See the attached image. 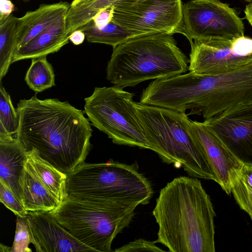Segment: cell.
I'll use <instances>...</instances> for the list:
<instances>
[{
	"label": "cell",
	"mask_w": 252,
	"mask_h": 252,
	"mask_svg": "<svg viewBox=\"0 0 252 252\" xmlns=\"http://www.w3.org/2000/svg\"><path fill=\"white\" fill-rule=\"evenodd\" d=\"M32 244V237L28 224L27 216H17L15 237L10 252H32L29 245Z\"/></svg>",
	"instance_id": "484cf974"
},
{
	"label": "cell",
	"mask_w": 252,
	"mask_h": 252,
	"mask_svg": "<svg viewBox=\"0 0 252 252\" xmlns=\"http://www.w3.org/2000/svg\"><path fill=\"white\" fill-rule=\"evenodd\" d=\"M0 201L17 216L25 217L29 213L13 192L0 181Z\"/></svg>",
	"instance_id": "4316f807"
},
{
	"label": "cell",
	"mask_w": 252,
	"mask_h": 252,
	"mask_svg": "<svg viewBox=\"0 0 252 252\" xmlns=\"http://www.w3.org/2000/svg\"><path fill=\"white\" fill-rule=\"evenodd\" d=\"M189 130L213 167L218 184L230 195L233 183L241 174L244 164L203 122L190 120Z\"/></svg>",
	"instance_id": "4fadbf2b"
},
{
	"label": "cell",
	"mask_w": 252,
	"mask_h": 252,
	"mask_svg": "<svg viewBox=\"0 0 252 252\" xmlns=\"http://www.w3.org/2000/svg\"><path fill=\"white\" fill-rule=\"evenodd\" d=\"M148 145L161 160L183 167L191 177L213 180L216 174L189 130L185 112L133 101Z\"/></svg>",
	"instance_id": "277c9868"
},
{
	"label": "cell",
	"mask_w": 252,
	"mask_h": 252,
	"mask_svg": "<svg viewBox=\"0 0 252 252\" xmlns=\"http://www.w3.org/2000/svg\"><path fill=\"white\" fill-rule=\"evenodd\" d=\"M94 0H73L70 3L71 6L83 5Z\"/></svg>",
	"instance_id": "d6a6232c"
},
{
	"label": "cell",
	"mask_w": 252,
	"mask_h": 252,
	"mask_svg": "<svg viewBox=\"0 0 252 252\" xmlns=\"http://www.w3.org/2000/svg\"><path fill=\"white\" fill-rule=\"evenodd\" d=\"M11 248L0 244V252H11Z\"/></svg>",
	"instance_id": "836d02e7"
},
{
	"label": "cell",
	"mask_w": 252,
	"mask_h": 252,
	"mask_svg": "<svg viewBox=\"0 0 252 252\" xmlns=\"http://www.w3.org/2000/svg\"><path fill=\"white\" fill-rule=\"evenodd\" d=\"M70 7V4L63 1L42 4L35 10L27 11L18 18L16 50L66 15Z\"/></svg>",
	"instance_id": "2e32d148"
},
{
	"label": "cell",
	"mask_w": 252,
	"mask_h": 252,
	"mask_svg": "<svg viewBox=\"0 0 252 252\" xmlns=\"http://www.w3.org/2000/svg\"><path fill=\"white\" fill-rule=\"evenodd\" d=\"M85 38V33L79 29L74 31L69 35V40L75 45L81 44Z\"/></svg>",
	"instance_id": "4dcf8cb0"
},
{
	"label": "cell",
	"mask_w": 252,
	"mask_h": 252,
	"mask_svg": "<svg viewBox=\"0 0 252 252\" xmlns=\"http://www.w3.org/2000/svg\"><path fill=\"white\" fill-rule=\"evenodd\" d=\"M66 16L16 50L13 55L12 63L22 60L47 56L59 51L68 43L69 34L66 31Z\"/></svg>",
	"instance_id": "e0dca14e"
},
{
	"label": "cell",
	"mask_w": 252,
	"mask_h": 252,
	"mask_svg": "<svg viewBox=\"0 0 252 252\" xmlns=\"http://www.w3.org/2000/svg\"><path fill=\"white\" fill-rule=\"evenodd\" d=\"M113 5L109 6L99 11L91 20L95 26L102 27L112 20Z\"/></svg>",
	"instance_id": "f1b7e54d"
},
{
	"label": "cell",
	"mask_w": 252,
	"mask_h": 252,
	"mask_svg": "<svg viewBox=\"0 0 252 252\" xmlns=\"http://www.w3.org/2000/svg\"><path fill=\"white\" fill-rule=\"evenodd\" d=\"M134 95L114 86L95 87L84 98V112L91 125L113 143L150 149L133 105Z\"/></svg>",
	"instance_id": "ba28073f"
},
{
	"label": "cell",
	"mask_w": 252,
	"mask_h": 252,
	"mask_svg": "<svg viewBox=\"0 0 252 252\" xmlns=\"http://www.w3.org/2000/svg\"><path fill=\"white\" fill-rule=\"evenodd\" d=\"M173 107L190 110L211 118L227 110L252 103V62L231 71L215 75L191 72L174 76L170 86Z\"/></svg>",
	"instance_id": "8992f818"
},
{
	"label": "cell",
	"mask_w": 252,
	"mask_h": 252,
	"mask_svg": "<svg viewBox=\"0 0 252 252\" xmlns=\"http://www.w3.org/2000/svg\"><path fill=\"white\" fill-rule=\"evenodd\" d=\"M27 220L37 252H95L71 235L49 212H29Z\"/></svg>",
	"instance_id": "5bb4252c"
},
{
	"label": "cell",
	"mask_w": 252,
	"mask_h": 252,
	"mask_svg": "<svg viewBox=\"0 0 252 252\" xmlns=\"http://www.w3.org/2000/svg\"><path fill=\"white\" fill-rule=\"evenodd\" d=\"M26 164L60 204L66 199L67 174L41 158L32 151L27 152Z\"/></svg>",
	"instance_id": "d6986e66"
},
{
	"label": "cell",
	"mask_w": 252,
	"mask_h": 252,
	"mask_svg": "<svg viewBox=\"0 0 252 252\" xmlns=\"http://www.w3.org/2000/svg\"><path fill=\"white\" fill-rule=\"evenodd\" d=\"M245 19L252 26V0L246 5L244 10Z\"/></svg>",
	"instance_id": "1f68e13d"
},
{
	"label": "cell",
	"mask_w": 252,
	"mask_h": 252,
	"mask_svg": "<svg viewBox=\"0 0 252 252\" xmlns=\"http://www.w3.org/2000/svg\"><path fill=\"white\" fill-rule=\"evenodd\" d=\"M137 163L84 162L67 174V197L98 207L134 210L153 197L152 186Z\"/></svg>",
	"instance_id": "3957f363"
},
{
	"label": "cell",
	"mask_w": 252,
	"mask_h": 252,
	"mask_svg": "<svg viewBox=\"0 0 252 252\" xmlns=\"http://www.w3.org/2000/svg\"><path fill=\"white\" fill-rule=\"evenodd\" d=\"M189 63L172 34L130 38L113 47L106 78L115 87H133L147 80L186 73Z\"/></svg>",
	"instance_id": "5b68a950"
},
{
	"label": "cell",
	"mask_w": 252,
	"mask_h": 252,
	"mask_svg": "<svg viewBox=\"0 0 252 252\" xmlns=\"http://www.w3.org/2000/svg\"><path fill=\"white\" fill-rule=\"evenodd\" d=\"M15 10V6L11 0H0V22L10 15Z\"/></svg>",
	"instance_id": "f546056e"
},
{
	"label": "cell",
	"mask_w": 252,
	"mask_h": 252,
	"mask_svg": "<svg viewBox=\"0 0 252 252\" xmlns=\"http://www.w3.org/2000/svg\"><path fill=\"white\" fill-rule=\"evenodd\" d=\"M155 241H150L143 239H138L134 241L116 249V252H163L164 251L156 245Z\"/></svg>",
	"instance_id": "83f0119b"
},
{
	"label": "cell",
	"mask_w": 252,
	"mask_h": 252,
	"mask_svg": "<svg viewBox=\"0 0 252 252\" xmlns=\"http://www.w3.org/2000/svg\"><path fill=\"white\" fill-rule=\"evenodd\" d=\"M184 35L192 41L232 40L244 36L236 11L220 0H190L183 5Z\"/></svg>",
	"instance_id": "30bf717a"
},
{
	"label": "cell",
	"mask_w": 252,
	"mask_h": 252,
	"mask_svg": "<svg viewBox=\"0 0 252 252\" xmlns=\"http://www.w3.org/2000/svg\"><path fill=\"white\" fill-rule=\"evenodd\" d=\"M119 0H94L83 5L70 7L66 16V31L70 35L92 20L101 10Z\"/></svg>",
	"instance_id": "603a6c76"
},
{
	"label": "cell",
	"mask_w": 252,
	"mask_h": 252,
	"mask_svg": "<svg viewBox=\"0 0 252 252\" xmlns=\"http://www.w3.org/2000/svg\"><path fill=\"white\" fill-rule=\"evenodd\" d=\"M24 1H28L29 0H23Z\"/></svg>",
	"instance_id": "e575fe53"
},
{
	"label": "cell",
	"mask_w": 252,
	"mask_h": 252,
	"mask_svg": "<svg viewBox=\"0 0 252 252\" xmlns=\"http://www.w3.org/2000/svg\"><path fill=\"white\" fill-rule=\"evenodd\" d=\"M158 229L156 243L171 252H215L216 213L197 178L180 176L159 191L153 211Z\"/></svg>",
	"instance_id": "7a4b0ae2"
},
{
	"label": "cell",
	"mask_w": 252,
	"mask_h": 252,
	"mask_svg": "<svg viewBox=\"0 0 252 252\" xmlns=\"http://www.w3.org/2000/svg\"><path fill=\"white\" fill-rule=\"evenodd\" d=\"M86 40L91 43L105 44L114 47L130 38V34L112 20L106 25L98 27L91 21L81 27Z\"/></svg>",
	"instance_id": "44dd1931"
},
{
	"label": "cell",
	"mask_w": 252,
	"mask_h": 252,
	"mask_svg": "<svg viewBox=\"0 0 252 252\" xmlns=\"http://www.w3.org/2000/svg\"><path fill=\"white\" fill-rule=\"evenodd\" d=\"M19 126V116L13 105L11 97L0 85V133L12 135L17 134Z\"/></svg>",
	"instance_id": "d4e9b609"
},
{
	"label": "cell",
	"mask_w": 252,
	"mask_h": 252,
	"mask_svg": "<svg viewBox=\"0 0 252 252\" xmlns=\"http://www.w3.org/2000/svg\"><path fill=\"white\" fill-rule=\"evenodd\" d=\"M16 109V136L27 152H34L66 174L85 162L92 148L93 129L84 111L67 101L36 95L20 100Z\"/></svg>",
	"instance_id": "6da1fadb"
},
{
	"label": "cell",
	"mask_w": 252,
	"mask_h": 252,
	"mask_svg": "<svg viewBox=\"0 0 252 252\" xmlns=\"http://www.w3.org/2000/svg\"><path fill=\"white\" fill-rule=\"evenodd\" d=\"M231 193L237 204L252 220V166L245 167L242 175L234 180Z\"/></svg>",
	"instance_id": "cb8c5ba5"
},
{
	"label": "cell",
	"mask_w": 252,
	"mask_h": 252,
	"mask_svg": "<svg viewBox=\"0 0 252 252\" xmlns=\"http://www.w3.org/2000/svg\"><path fill=\"white\" fill-rule=\"evenodd\" d=\"M18 18L13 14L0 22V81L7 73L16 49Z\"/></svg>",
	"instance_id": "ffe728a7"
},
{
	"label": "cell",
	"mask_w": 252,
	"mask_h": 252,
	"mask_svg": "<svg viewBox=\"0 0 252 252\" xmlns=\"http://www.w3.org/2000/svg\"><path fill=\"white\" fill-rule=\"evenodd\" d=\"M203 123L243 164L252 166V103L227 110Z\"/></svg>",
	"instance_id": "7c38bea8"
},
{
	"label": "cell",
	"mask_w": 252,
	"mask_h": 252,
	"mask_svg": "<svg viewBox=\"0 0 252 252\" xmlns=\"http://www.w3.org/2000/svg\"><path fill=\"white\" fill-rule=\"evenodd\" d=\"M49 212L74 238L100 252L113 251V240L135 215L134 210L107 209L68 197Z\"/></svg>",
	"instance_id": "52a82bcc"
},
{
	"label": "cell",
	"mask_w": 252,
	"mask_h": 252,
	"mask_svg": "<svg viewBox=\"0 0 252 252\" xmlns=\"http://www.w3.org/2000/svg\"><path fill=\"white\" fill-rule=\"evenodd\" d=\"M188 70L202 75L227 73L252 62V38L241 36L232 40L190 42Z\"/></svg>",
	"instance_id": "8fae6325"
},
{
	"label": "cell",
	"mask_w": 252,
	"mask_h": 252,
	"mask_svg": "<svg viewBox=\"0 0 252 252\" xmlns=\"http://www.w3.org/2000/svg\"><path fill=\"white\" fill-rule=\"evenodd\" d=\"M27 152L16 137L0 133V181L22 202L20 180Z\"/></svg>",
	"instance_id": "9a60e30c"
},
{
	"label": "cell",
	"mask_w": 252,
	"mask_h": 252,
	"mask_svg": "<svg viewBox=\"0 0 252 252\" xmlns=\"http://www.w3.org/2000/svg\"><path fill=\"white\" fill-rule=\"evenodd\" d=\"M25 81L29 88L36 93H41L55 85V74L47 56L32 59Z\"/></svg>",
	"instance_id": "7402d4cb"
},
{
	"label": "cell",
	"mask_w": 252,
	"mask_h": 252,
	"mask_svg": "<svg viewBox=\"0 0 252 252\" xmlns=\"http://www.w3.org/2000/svg\"><path fill=\"white\" fill-rule=\"evenodd\" d=\"M112 20L130 38L158 33L184 35L181 0H119Z\"/></svg>",
	"instance_id": "9c48e42d"
},
{
	"label": "cell",
	"mask_w": 252,
	"mask_h": 252,
	"mask_svg": "<svg viewBox=\"0 0 252 252\" xmlns=\"http://www.w3.org/2000/svg\"><path fill=\"white\" fill-rule=\"evenodd\" d=\"M20 186L22 204L28 212H51L60 205L26 163Z\"/></svg>",
	"instance_id": "ac0fdd59"
}]
</instances>
